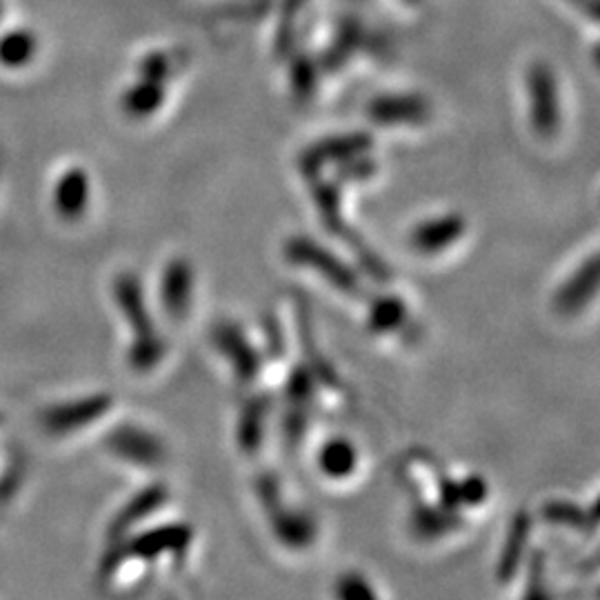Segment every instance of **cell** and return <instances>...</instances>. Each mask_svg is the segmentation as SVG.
Returning a JSON list of instances; mask_svg holds the SVG:
<instances>
[{"label": "cell", "mask_w": 600, "mask_h": 600, "mask_svg": "<svg viewBox=\"0 0 600 600\" xmlns=\"http://www.w3.org/2000/svg\"><path fill=\"white\" fill-rule=\"evenodd\" d=\"M285 256L293 265L319 272L329 285H334L345 293H356L360 289L358 276L340 259H336L332 252H327L325 248H321L319 243H314V240L305 236L291 238L285 248Z\"/></svg>", "instance_id": "6da1fadb"}, {"label": "cell", "mask_w": 600, "mask_h": 600, "mask_svg": "<svg viewBox=\"0 0 600 600\" xmlns=\"http://www.w3.org/2000/svg\"><path fill=\"white\" fill-rule=\"evenodd\" d=\"M216 349L229 360L240 383H252L261 372V353L252 347L248 336L233 323H220L212 332Z\"/></svg>", "instance_id": "7a4b0ae2"}, {"label": "cell", "mask_w": 600, "mask_h": 600, "mask_svg": "<svg viewBox=\"0 0 600 600\" xmlns=\"http://www.w3.org/2000/svg\"><path fill=\"white\" fill-rule=\"evenodd\" d=\"M465 218L460 214H445L430 218L413 227L409 240L416 252L423 254H439L452 248L465 236Z\"/></svg>", "instance_id": "3957f363"}, {"label": "cell", "mask_w": 600, "mask_h": 600, "mask_svg": "<svg viewBox=\"0 0 600 600\" xmlns=\"http://www.w3.org/2000/svg\"><path fill=\"white\" fill-rule=\"evenodd\" d=\"M596 291H598V259L591 256L569 276V280L561 285L554 298V305L561 314H567V316L578 314L591 303Z\"/></svg>", "instance_id": "277c9868"}, {"label": "cell", "mask_w": 600, "mask_h": 600, "mask_svg": "<svg viewBox=\"0 0 600 600\" xmlns=\"http://www.w3.org/2000/svg\"><path fill=\"white\" fill-rule=\"evenodd\" d=\"M272 527L280 543H285L291 550H303L314 543L316 538V523L310 514L300 509H289L283 505V499L267 507Z\"/></svg>", "instance_id": "5b68a950"}, {"label": "cell", "mask_w": 600, "mask_h": 600, "mask_svg": "<svg viewBox=\"0 0 600 600\" xmlns=\"http://www.w3.org/2000/svg\"><path fill=\"white\" fill-rule=\"evenodd\" d=\"M192 293H194V269L183 259L171 261L163 278V305L171 319H183L188 314Z\"/></svg>", "instance_id": "8992f818"}, {"label": "cell", "mask_w": 600, "mask_h": 600, "mask_svg": "<svg viewBox=\"0 0 600 600\" xmlns=\"http://www.w3.org/2000/svg\"><path fill=\"white\" fill-rule=\"evenodd\" d=\"M194 531L188 525H167L158 531L145 533L134 543V550L143 556H160L165 552H183L192 543Z\"/></svg>", "instance_id": "52a82bcc"}, {"label": "cell", "mask_w": 600, "mask_h": 600, "mask_svg": "<svg viewBox=\"0 0 600 600\" xmlns=\"http://www.w3.org/2000/svg\"><path fill=\"white\" fill-rule=\"evenodd\" d=\"M269 411V398L256 396L248 400V405L240 411L238 420V445L245 452H256L263 443L265 434V418Z\"/></svg>", "instance_id": "ba28073f"}, {"label": "cell", "mask_w": 600, "mask_h": 600, "mask_svg": "<svg viewBox=\"0 0 600 600\" xmlns=\"http://www.w3.org/2000/svg\"><path fill=\"white\" fill-rule=\"evenodd\" d=\"M460 525L458 516L449 507H416L411 514V529L418 538L434 540L449 531H454Z\"/></svg>", "instance_id": "9c48e42d"}, {"label": "cell", "mask_w": 600, "mask_h": 600, "mask_svg": "<svg viewBox=\"0 0 600 600\" xmlns=\"http://www.w3.org/2000/svg\"><path fill=\"white\" fill-rule=\"evenodd\" d=\"M529 529H531V518L525 512L516 514V518L509 527V536L505 540V550L501 554V563H499V578L501 580H507L518 572V565H520V559H523V552H525V545H527V538H529Z\"/></svg>", "instance_id": "30bf717a"}, {"label": "cell", "mask_w": 600, "mask_h": 600, "mask_svg": "<svg viewBox=\"0 0 600 600\" xmlns=\"http://www.w3.org/2000/svg\"><path fill=\"white\" fill-rule=\"evenodd\" d=\"M407 323V305L398 296H379L368 314V327L374 334H392Z\"/></svg>", "instance_id": "8fae6325"}, {"label": "cell", "mask_w": 600, "mask_h": 600, "mask_svg": "<svg viewBox=\"0 0 600 600\" xmlns=\"http://www.w3.org/2000/svg\"><path fill=\"white\" fill-rule=\"evenodd\" d=\"M358 463V454L356 447L347 441V439H332L319 456V465L323 469V473H327L329 478L343 480L349 473H353Z\"/></svg>", "instance_id": "7c38bea8"}, {"label": "cell", "mask_w": 600, "mask_h": 600, "mask_svg": "<svg viewBox=\"0 0 600 600\" xmlns=\"http://www.w3.org/2000/svg\"><path fill=\"white\" fill-rule=\"evenodd\" d=\"M38 49L36 36L25 27H14V32L0 34V63L21 65L29 60Z\"/></svg>", "instance_id": "4fadbf2b"}, {"label": "cell", "mask_w": 600, "mask_h": 600, "mask_svg": "<svg viewBox=\"0 0 600 600\" xmlns=\"http://www.w3.org/2000/svg\"><path fill=\"white\" fill-rule=\"evenodd\" d=\"M543 516L556 525H567L576 529L591 531L596 527V507L585 512L583 507L567 501H552L543 507Z\"/></svg>", "instance_id": "5bb4252c"}, {"label": "cell", "mask_w": 600, "mask_h": 600, "mask_svg": "<svg viewBox=\"0 0 600 600\" xmlns=\"http://www.w3.org/2000/svg\"><path fill=\"white\" fill-rule=\"evenodd\" d=\"M118 449L125 452L132 456V460L143 463V465H156L163 460L165 452L163 445L158 443V439L145 434V432H132L130 436H120L118 434Z\"/></svg>", "instance_id": "9a60e30c"}, {"label": "cell", "mask_w": 600, "mask_h": 600, "mask_svg": "<svg viewBox=\"0 0 600 600\" xmlns=\"http://www.w3.org/2000/svg\"><path fill=\"white\" fill-rule=\"evenodd\" d=\"M314 199L321 207V216L325 227L332 233H343V216H340V192L334 183L314 185Z\"/></svg>", "instance_id": "2e32d148"}, {"label": "cell", "mask_w": 600, "mask_h": 600, "mask_svg": "<svg viewBox=\"0 0 600 600\" xmlns=\"http://www.w3.org/2000/svg\"><path fill=\"white\" fill-rule=\"evenodd\" d=\"M287 400L289 407H310L314 400V376L312 372L296 368L287 381Z\"/></svg>", "instance_id": "e0dca14e"}, {"label": "cell", "mask_w": 600, "mask_h": 600, "mask_svg": "<svg viewBox=\"0 0 600 600\" xmlns=\"http://www.w3.org/2000/svg\"><path fill=\"white\" fill-rule=\"evenodd\" d=\"M336 593L340 598H347V600H356V598H376L372 585L360 576V574H345L338 585H336Z\"/></svg>", "instance_id": "ac0fdd59"}]
</instances>
